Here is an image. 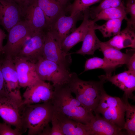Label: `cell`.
<instances>
[{
    "instance_id": "14",
    "label": "cell",
    "mask_w": 135,
    "mask_h": 135,
    "mask_svg": "<svg viewBox=\"0 0 135 135\" xmlns=\"http://www.w3.org/2000/svg\"><path fill=\"white\" fill-rule=\"evenodd\" d=\"M23 17L19 6L10 0H0V25L8 32Z\"/></svg>"
},
{
    "instance_id": "33",
    "label": "cell",
    "mask_w": 135,
    "mask_h": 135,
    "mask_svg": "<svg viewBox=\"0 0 135 135\" xmlns=\"http://www.w3.org/2000/svg\"><path fill=\"white\" fill-rule=\"evenodd\" d=\"M129 56L128 61L126 64L128 70L135 72V49L128 50Z\"/></svg>"
},
{
    "instance_id": "28",
    "label": "cell",
    "mask_w": 135,
    "mask_h": 135,
    "mask_svg": "<svg viewBox=\"0 0 135 135\" xmlns=\"http://www.w3.org/2000/svg\"><path fill=\"white\" fill-rule=\"evenodd\" d=\"M100 2L98 6L89 8L88 9L90 17L92 20L102 10L118 6L122 2V0H102Z\"/></svg>"
},
{
    "instance_id": "5",
    "label": "cell",
    "mask_w": 135,
    "mask_h": 135,
    "mask_svg": "<svg viewBox=\"0 0 135 135\" xmlns=\"http://www.w3.org/2000/svg\"><path fill=\"white\" fill-rule=\"evenodd\" d=\"M22 100L19 89L0 97V116L4 122L14 126L23 133Z\"/></svg>"
},
{
    "instance_id": "37",
    "label": "cell",
    "mask_w": 135,
    "mask_h": 135,
    "mask_svg": "<svg viewBox=\"0 0 135 135\" xmlns=\"http://www.w3.org/2000/svg\"><path fill=\"white\" fill-rule=\"evenodd\" d=\"M62 5L66 7L68 2L70 0H58Z\"/></svg>"
},
{
    "instance_id": "34",
    "label": "cell",
    "mask_w": 135,
    "mask_h": 135,
    "mask_svg": "<svg viewBox=\"0 0 135 135\" xmlns=\"http://www.w3.org/2000/svg\"><path fill=\"white\" fill-rule=\"evenodd\" d=\"M17 4L21 9L23 14L28 6L33 0H10Z\"/></svg>"
},
{
    "instance_id": "26",
    "label": "cell",
    "mask_w": 135,
    "mask_h": 135,
    "mask_svg": "<svg viewBox=\"0 0 135 135\" xmlns=\"http://www.w3.org/2000/svg\"><path fill=\"white\" fill-rule=\"evenodd\" d=\"M117 66L104 58L94 57L86 61L84 72L96 69H102L106 72V75H112V73Z\"/></svg>"
},
{
    "instance_id": "9",
    "label": "cell",
    "mask_w": 135,
    "mask_h": 135,
    "mask_svg": "<svg viewBox=\"0 0 135 135\" xmlns=\"http://www.w3.org/2000/svg\"><path fill=\"white\" fill-rule=\"evenodd\" d=\"M43 57L69 69L72 60L71 53H66L60 48L50 32L46 31Z\"/></svg>"
},
{
    "instance_id": "7",
    "label": "cell",
    "mask_w": 135,
    "mask_h": 135,
    "mask_svg": "<svg viewBox=\"0 0 135 135\" xmlns=\"http://www.w3.org/2000/svg\"><path fill=\"white\" fill-rule=\"evenodd\" d=\"M34 33L26 22L22 20L8 32L7 41L4 46V56L12 58L17 56Z\"/></svg>"
},
{
    "instance_id": "11",
    "label": "cell",
    "mask_w": 135,
    "mask_h": 135,
    "mask_svg": "<svg viewBox=\"0 0 135 135\" xmlns=\"http://www.w3.org/2000/svg\"><path fill=\"white\" fill-rule=\"evenodd\" d=\"M100 80L110 82L124 92L122 99L125 102L128 98L134 100L133 92L135 90V72L129 70L113 76L104 75L98 76Z\"/></svg>"
},
{
    "instance_id": "13",
    "label": "cell",
    "mask_w": 135,
    "mask_h": 135,
    "mask_svg": "<svg viewBox=\"0 0 135 135\" xmlns=\"http://www.w3.org/2000/svg\"><path fill=\"white\" fill-rule=\"evenodd\" d=\"M45 34L46 31L34 33L27 40L17 56L35 63L43 57Z\"/></svg>"
},
{
    "instance_id": "19",
    "label": "cell",
    "mask_w": 135,
    "mask_h": 135,
    "mask_svg": "<svg viewBox=\"0 0 135 135\" xmlns=\"http://www.w3.org/2000/svg\"><path fill=\"white\" fill-rule=\"evenodd\" d=\"M45 16L48 28L61 15L65 14L66 7L58 0H36Z\"/></svg>"
},
{
    "instance_id": "3",
    "label": "cell",
    "mask_w": 135,
    "mask_h": 135,
    "mask_svg": "<svg viewBox=\"0 0 135 135\" xmlns=\"http://www.w3.org/2000/svg\"><path fill=\"white\" fill-rule=\"evenodd\" d=\"M98 81H86L79 78L73 73L67 84L76 98L89 111L92 112L97 107L104 89L105 82L102 80Z\"/></svg>"
},
{
    "instance_id": "20",
    "label": "cell",
    "mask_w": 135,
    "mask_h": 135,
    "mask_svg": "<svg viewBox=\"0 0 135 135\" xmlns=\"http://www.w3.org/2000/svg\"><path fill=\"white\" fill-rule=\"evenodd\" d=\"M118 50L130 47L135 48V30L128 26L108 41L104 42Z\"/></svg>"
},
{
    "instance_id": "29",
    "label": "cell",
    "mask_w": 135,
    "mask_h": 135,
    "mask_svg": "<svg viewBox=\"0 0 135 135\" xmlns=\"http://www.w3.org/2000/svg\"><path fill=\"white\" fill-rule=\"evenodd\" d=\"M126 121L124 129L128 135H135V106L130 104L126 112Z\"/></svg>"
},
{
    "instance_id": "38",
    "label": "cell",
    "mask_w": 135,
    "mask_h": 135,
    "mask_svg": "<svg viewBox=\"0 0 135 135\" xmlns=\"http://www.w3.org/2000/svg\"><path fill=\"white\" fill-rule=\"evenodd\" d=\"M4 57V55L0 54V63L2 62Z\"/></svg>"
},
{
    "instance_id": "10",
    "label": "cell",
    "mask_w": 135,
    "mask_h": 135,
    "mask_svg": "<svg viewBox=\"0 0 135 135\" xmlns=\"http://www.w3.org/2000/svg\"><path fill=\"white\" fill-rule=\"evenodd\" d=\"M83 14H78L67 16L65 14L60 16L48 28V30L61 48L62 42L65 38L76 28L77 21Z\"/></svg>"
},
{
    "instance_id": "17",
    "label": "cell",
    "mask_w": 135,
    "mask_h": 135,
    "mask_svg": "<svg viewBox=\"0 0 135 135\" xmlns=\"http://www.w3.org/2000/svg\"><path fill=\"white\" fill-rule=\"evenodd\" d=\"M83 20L80 26L67 36L62 42L61 48L67 53L74 46L79 42H82L92 22L88 10L84 12Z\"/></svg>"
},
{
    "instance_id": "6",
    "label": "cell",
    "mask_w": 135,
    "mask_h": 135,
    "mask_svg": "<svg viewBox=\"0 0 135 135\" xmlns=\"http://www.w3.org/2000/svg\"><path fill=\"white\" fill-rule=\"evenodd\" d=\"M35 65L40 79L52 82L54 88L68 84L73 74L69 69L43 57L37 61Z\"/></svg>"
},
{
    "instance_id": "18",
    "label": "cell",
    "mask_w": 135,
    "mask_h": 135,
    "mask_svg": "<svg viewBox=\"0 0 135 135\" xmlns=\"http://www.w3.org/2000/svg\"><path fill=\"white\" fill-rule=\"evenodd\" d=\"M64 135H91L86 124L68 118L54 112Z\"/></svg>"
},
{
    "instance_id": "2",
    "label": "cell",
    "mask_w": 135,
    "mask_h": 135,
    "mask_svg": "<svg viewBox=\"0 0 135 135\" xmlns=\"http://www.w3.org/2000/svg\"><path fill=\"white\" fill-rule=\"evenodd\" d=\"M54 112L50 101L24 106L22 113L23 132L28 130V135H41L51 122Z\"/></svg>"
},
{
    "instance_id": "23",
    "label": "cell",
    "mask_w": 135,
    "mask_h": 135,
    "mask_svg": "<svg viewBox=\"0 0 135 135\" xmlns=\"http://www.w3.org/2000/svg\"><path fill=\"white\" fill-rule=\"evenodd\" d=\"M123 2L119 6L102 10L92 20L94 23L100 20H108L118 18H122L127 21L128 18L127 16Z\"/></svg>"
},
{
    "instance_id": "22",
    "label": "cell",
    "mask_w": 135,
    "mask_h": 135,
    "mask_svg": "<svg viewBox=\"0 0 135 135\" xmlns=\"http://www.w3.org/2000/svg\"><path fill=\"white\" fill-rule=\"evenodd\" d=\"M99 49L102 53L104 59L117 67L126 64L129 58V53L128 50L126 53H123L104 42H101Z\"/></svg>"
},
{
    "instance_id": "32",
    "label": "cell",
    "mask_w": 135,
    "mask_h": 135,
    "mask_svg": "<svg viewBox=\"0 0 135 135\" xmlns=\"http://www.w3.org/2000/svg\"><path fill=\"white\" fill-rule=\"evenodd\" d=\"M22 133L16 128L13 129L9 124L4 122H0V135H20Z\"/></svg>"
},
{
    "instance_id": "25",
    "label": "cell",
    "mask_w": 135,
    "mask_h": 135,
    "mask_svg": "<svg viewBox=\"0 0 135 135\" xmlns=\"http://www.w3.org/2000/svg\"><path fill=\"white\" fill-rule=\"evenodd\" d=\"M0 70L5 83L12 82L19 84L16 67L12 58L4 56Z\"/></svg>"
},
{
    "instance_id": "12",
    "label": "cell",
    "mask_w": 135,
    "mask_h": 135,
    "mask_svg": "<svg viewBox=\"0 0 135 135\" xmlns=\"http://www.w3.org/2000/svg\"><path fill=\"white\" fill-rule=\"evenodd\" d=\"M17 72L20 87L26 88L40 80L36 70L35 63L18 56L13 58Z\"/></svg>"
},
{
    "instance_id": "30",
    "label": "cell",
    "mask_w": 135,
    "mask_h": 135,
    "mask_svg": "<svg viewBox=\"0 0 135 135\" xmlns=\"http://www.w3.org/2000/svg\"><path fill=\"white\" fill-rule=\"evenodd\" d=\"M124 4L126 14L130 16L127 21V26L135 30V0H126Z\"/></svg>"
},
{
    "instance_id": "36",
    "label": "cell",
    "mask_w": 135,
    "mask_h": 135,
    "mask_svg": "<svg viewBox=\"0 0 135 135\" xmlns=\"http://www.w3.org/2000/svg\"><path fill=\"white\" fill-rule=\"evenodd\" d=\"M6 36L4 32L0 28V54L4 55L3 42Z\"/></svg>"
},
{
    "instance_id": "31",
    "label": "cell",
    "mask_w": 135,
    "mask_h": 135,
    "mask_svg": "<svg viewBox=\"0 0 135 135\" xmlns=\"http://www.w3.org/2000/svg\"><path fill=\"white\" fill-rule=\"evenodd\" d=\"M51 122L52 124V128L48 126L44 130L41 135H64L54 113Z\"/></svg>"
},
{
    "instance_id": "16",
    "label": "cell",
    "mask_w": 135,
    "mask_h": 135,
    "mask_svg": "<svg viewBox=\"0 0 135 135\" xmlns=\"http://www.w3.org/2000/svg\"><path fill=\"white\" fill-rule=\"evenodd\" d=\"M95 113L96 116H94L86 124L91 135L127 134L116 125L102 118L99 114Z\"/></svg>"
},
{
    "instance_id": "15",
    "label": "cell",
    "mask_w": 135,
    "mask_h": 135,
    "mask_svg": "<svg viewBox=\"0 0 135 135\" xmlns=\"http://www.w3.org/2000/svg\"><path fill=\"white\" fill-rule=\"evenodd\" d=\"M23 17L24 18V20L34 32H43L47 29L45 16L36 0H33L28 6Z\"/></svg>"
},
{
    "instance_id": "8",
    "label": "cell",
    "mask_w": 135,
    "mask_h": 135,
    "mask_svg": "<svg viewBox=\"0 0 135 135\" xmlns=\"http://www.w3.org/2000/svg\"><path fill=\"white\" fill-rule=\"evenodd\" d=\"M23 94L21 105L33 104L49 102L52 99L54 88L50 82L40 80L26 87Z\"/></svg>"
},
{
    "instance_id": "27",
    "label": "cell",
    "mask_w": 135,
    "mask_h": 135,
    "mask_svg": "<svg viewBox=\"0 0 135 135\" xmlns=\"http://www.w3.org/2000/svg\"><path fill=\"white\" fill-rule=\"evenodd\" d=\"M100 1V0H74L72 3L67 6L66 10L69 11L70 15L83 14L90 6Z\"/></svg>"
},
{
    "instance_id": "1",
    "label": "cell",
    "mask_w": 135,
    "mask_h": 135,
    "mask_svg": "<svg viewBox=\"0 0 135 135\" xmlns=\"http://www.w3.org/2000/svg\"><path fill=\"white\" fill-rule=\"evenodd\" d=\"M54 88L50 102L56 113L86 124L94 116L72 96L67 84Z\"/></svg>"
},
{
    "instance_id": "21",
    "label": "cell",
    "mask_w": 135,
    "mask_h": 135,
    "mask_svg": "<svg viewBox=\"0 0 135 135\" xmlns=\"http://www.w3.org/2000/svg\"><path fill=\"white\" fill-rule=\"evenodd\" d=\"M94 23L92 20L82 42L81 48L71 54H76L84 55H93L96 50L99 49L101 41L96 34L94 27Z\"/></svg>"
},
{
    "instance_id": "24",
    "label": "cell",
    "mask_w": 135,
    "mask_h": 135,
    "mask_svg": "<svg viewBox=\"0 0 135 135\" xmlns=\"http://www.w3.org/2000/svg\"><path fill=\"white\" fill-rule=\"evenodd\" d=\"M123 20L122 18L109 20L101 25L94 23V27L95 30H99L104 37L110 38L116 35L120 31L121 26Z\"/></svg>"
},
{
    "instance_id": "39",
    "label": "cell",
    "mask_w": 135,
    "mask_h": 135,
    "mask_svg": "<svg viewBox=\"0 0 135 135\" xmlns=\"http://www.w3.org/2000/svg\"></svg>"
},
{
    "instance_id": "4",
    "label": "cell",
    "mask_w": 135,
    "mask_h": 135,
    "mask_svg": "<svg viewBox=\"0 0 135 135\" xmlns=\"http://www.w3.org/2000/svg\"><path fill=\"white\" fill-rule=\"evenodd\" d=\"M130 104L122 98L109 95L104 89L94 112L101 114L104 118L122 130L125 124V114Z\"/></svg>"
},
{
    "instance_id": "35",
    "label": "cell",
    "mask_w": 135,
    "mask_h": 135,
    "mask_svg": "<svg viewBox=\"0 0 135 135\" xmlns=\"http://www.w3.org/2000/svg\"><path fill=\"white\" fill-rule=\"evenodd\" d=\"M2 62L0 63V97L5 96L8 94L6 89L4 81L0 70Z\"/></svg>"
}]
</instances>
